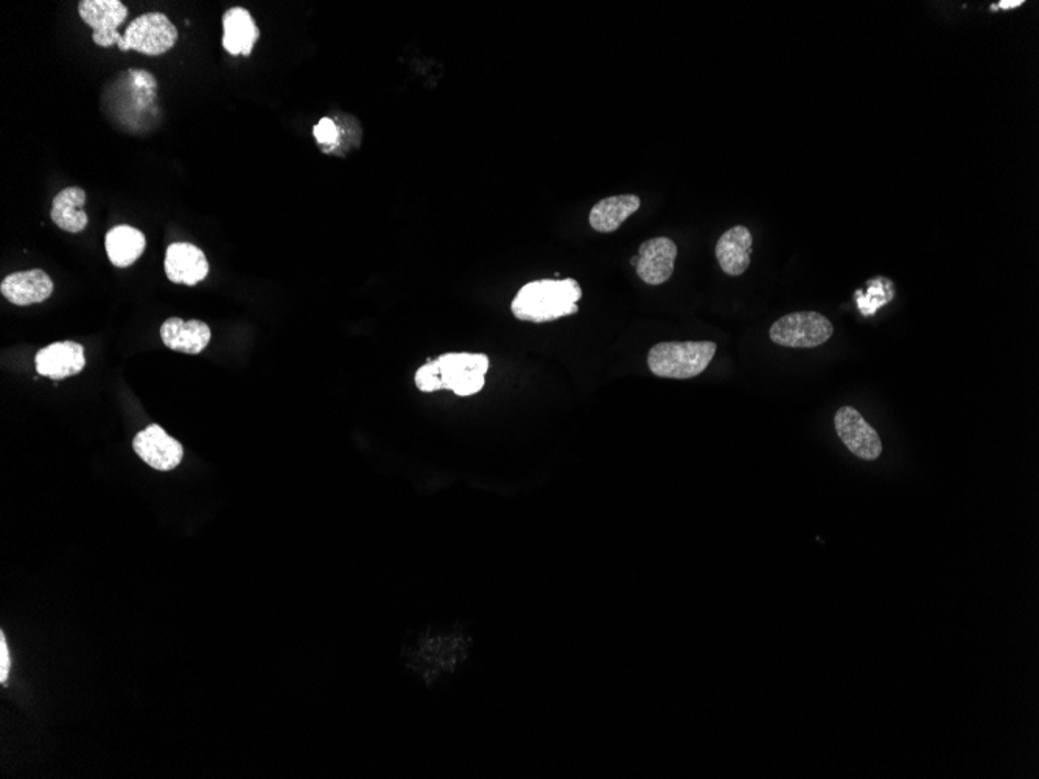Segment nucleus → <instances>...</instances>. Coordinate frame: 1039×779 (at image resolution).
<instances>
[{
	"mask_svg": "<svg viewBox=\"0 0 1039 779\" xmlns=\"http://www.w3.org/2000/svg\"><path fill=\"white\" fill-rule=\"evenodd\" d=\"M583 289L575 279H542L527 283L510 304L517 319L545 324L579 312Z\"/></svg>",
	"mask_w": 1039,
	"mask_h": 779,
	"instance_id": "1",
	"label": "nucleus"
},
{
	"mask_svg": "<svg viewBox=\"0 0 1039 779\" xmlns=\"http://www.w3.org/2000/svg\"><path fill=\"white\" fill-rule=\"evenodd\" d=\"M716 350L711 341L660 342L647 353V366L660 379H694L710 366Z\"/></svg>",
	"mask_w": 1039,
	"mask_h": 779,
	"instance_id": "2",
	"label": "nucleus"
},
{
	"mask_svg": "<svg viewBox=\"0 0 1039 779\" xmlns=\"http://www.w3.org/2000/svg\"><path fill=\"white\" fill-rule=\"evenodd\" d=\"M178 29L162 13L140 14L123 33L118 50L139 52L147 57L167 54L177 44Z\"/></svg>",
	"mask_w": 1039,
	"mask_h": 779,
	"instance_id": "3",
	"label": "nucleus"
},
{
	"mask_svg": "<svg viewBox=\"0 0 1039 779\" xmlns=\"http://www.w3.org/2000/svg\"><path fill=\"white\" fill-rule=\"evenodd\" d=\"M832 320L821 313L797 312L786 315L770 327L772 342L783 348L813 349L832 339Z\"/></svg>",
	"mask_w": 1039,
	"mask_h": 779,
	"instance_id": "4",
	"label": "nucleus"
},
{
	"mask_svg": "<svg viewBox=\"0 0 1039 779\" xmlns=\"http://www.w3.org/2000/svg\"><path fill=\"white\" fill-rule=\"evenodd\" d=\"M445 390L460 397L478 394L486 385L489 357L484 353H444L438 358Z\"/></svg>",
	"mask_w": 1039,
	"mask_h": 779,
	"instance_id": "5",
	"label": "nucleus"
},
{
	"mask_svg": "<svg viewBox=\"0 0 1039 779\" xmlns=\"http://www.w3.org/2000/svg\"><path fill=\"white\" fill-rule=\"evenodd\" d=\"M834 427L844 445L859 460L877 461L881 456V438L858 409L842 406L834 416Z\"/></svg>",
	"mask_w": 1039,
	"mask_h": 779,
	"instance_id": "6",
	"label": "nucleus"
},
{
	"mask_svg": "<svg viewBox=\"0 0 1039 779\" xmlns=\"http://www.w3.org/2000/svg\"><path fill=\"white\" fill-rule=\"evenodd\" d=\"M81 21L94 30L92 39L99 47L118 46L122 36L118 27L128 18V9L121 0H83L78 3Z\"/></svg>",
	"mask_w": 1039,
	"mask_h": 779,
	"instance_id": "7",
	"label": "nucleus"
},
{
	"mask_svg": "<svg viewBox=\"0 0 1039 779\" xmlns=\"http://www.w3.org/2000/svg\"><path fill=\"white\" fill-rule=\"evenodd\" d=\"M133 447L145 464L161 472L177 468L184 458L181 443L167 434L159 425H150L140 431L134 438Z\"/></svg>",
	"mask_w": 1039,
	"mask_h": 779,
	"instance_id": "8",
	"label": "nucleus"
},
{
	"mask_svg": "<svg viewBox=\"0 0 1039 779\" xmlns=\"http://www.w3.org/2000/svg\"><path fill=\"white\" fill-rule=\"evenodd\" d=\"M677 252L679 249L671 238L657 237L644 241L636 253V274L647 285L657 286L668 282L674 274Z\"/></svg>",
	"mask_w": 1039,
	"mask_h": 779,
	"instance_id": "9",
	"label": "nucleus"
},
{
	"mask_svg": "<svg viewBox=\"0 0 1039 779\" xmlns=\"http://www.w3.org/2000/svg\"><path fill=\"white\" fill-rule=\"evenodd\" d=\"M206 253L192 244L170 245L166 253V274L170 282L195 286L208 275Z\"/></svg>",
	"mask_w": 1039,
	"mask_h": 779,
	"instance_id": "10",
	"label": "nucleus"
},
{
	"mask_svg": "<svg viewBox=\"0 0 1039 779\" xmlns=\"http://www.w3.org/2000/svg\"><path fill=\"white\" fill-rule=\"evenodd\" d=\"M36 372L52 380L80 374L86 366L84 348L78 342L61 341L36 353Z\"/></svg>",
	"mask_w": 1039,
	"mask_h": 779,
	"instance_id": "11",
	"label": "nucleus"
},
{
	"mask_svg": "<svg viewBox=\"0 0 1039 779\" xmlns=\"http://www.w3.org/2000/svg\"><path fill=\"white\" fill-rule=\"evenodd\" d=\"M0 293L11 304L27 307L47 301L54 293V282L43 270L21 271L3 279Z\"/></svg>",
	"mask_w": 1039,
	"mask_h": 779,
	"instance_id": "12",
	"label": "nucleus"
},
{
	"mask_svg": "<svg viewBox=\"0 0 1039 779\" xmlns=\"http://www.w3.org/2000/svg\"><path fill=\"white\" fill-rule=\"evenodd\" d=\"M260 38L255 18L244 7H234L223 16V48L233 57H249Z\"/></svg>",
	"mask_w": 1039,
	"mask_h": 779,
	"instance_id": "13",
	"label": "nucleus"
},
{
	"mask_svg": "<svg viewBox=\"0 0 1039 779\" xmlns=\"http://www.w3.org/2000/svg\"><path fill=\"white\" fill-rule=\"evenodd\" d=\"M754 237L746 226H735L721 235L716 245L719 267L725 274L737 278L750 267Z\"/></svg>",
	"mask_w": 1039,
	"mask_h": 779,
	"instance_id": "14",
	"label": "nucleus"
},
{
	"mask_svg": "<svg viewBox=\"0 0 1039 779\" xmlns=\"http://www.w3.org/2000/svg\"><path fill=\"white\" fill-rule=\"evenodd\" d=\"M161 338L163 345L171 350L188 353V355H199L207 348L212 334L207 324L201 320L170 318L162 324Z\"/></svg>",
	"mask_w": 1039,
	"mask_h": 779,
	"instance_id": "15",
	"label": "nucleus"
},
{
	"mask_svg": "<svg viewBox=\"0 0 1039 779\" xmlns=\"http://www.w3.org/2000/svg\"><path fill=\"white\" fill-rule=\"evenodd\" d=\"M642 207V200L636 195H618L598 201L590 212V226L596 233L609 234L620 229L625 219Z\"/></svg>",
	"mask_w": 1039,
	"mask_h": 779,
	"instance_id": "16",
	"label": "nucleus"
},
{
	"mask_svg": "<svg viewBox=\"0 0 1039 779\" xmlns=\"http://www.w3.org/2000/svg\"><path fill=\"white\" fill-rule=\"evenodd\" d=\"M84 204L86 192L83 189L67 188L61 190L52 203V222L66 233H83L89 223Z\"/></svg>",
	"mask_w": 1039,
	"mask_h": 779,
	"instance_id": "17",
	"label": "nucleus"
},
{
	"mask_svg": "<svg viewBox=\"0 0 1039 779\" xmlns=\"http://www.w3.org/2000/svg\"><path fill=\"white\" fill-rule=\"evenodd\" d=\"M104 248L114 267L128 268L143 256L147 248V238L136 227L115 226L106 234Z\"/></svg>",
	"mask_w": 1039,
	"mask_h": 779,
	"instance_id": "18",
	"label": "nucleus"
},
{
	"mask_svg": "<svg viewBox=\"0 0 1039 779\" xmlns=\"http://www.w3.org/2000/svg\"><path fill=\"white\" fill-rule=\"evenodd\" d=\"M895 296V286L893 283L885 278H878L877 281L870 282L869 294L866 296V301H858L860 312L863 315H873L882 305L889 304L890 301Z\"/></svg>",
	"mask_w": 1039,
	"mask_h": 779,
	"instance_id": "19",
	"label": "nucleus"
},
{
	"mask_svg": "<svg viewBox=\"0 0 1039 779\" xmlns=\"http://www.w3.org/2000/svg\"><path fill=\"white\" fill-rule=\"evenodd\" d=\"M415 382L422 393H436V391L445 390L438 360L428 361L427 364H423L416 372Z\"/></svg>",
	"mask_w": 1039,
	"mask_h": 779,
	"instance_id": "20",
	"label": "nucleus"
},
{
	"mask_svg": "<svg viewBox=\"0 0 1039 779\" xmlns=\"http://www.w3.org/2000/svg\"><path fill=\"white\" fill-rule=\"evenodd\" d=\"M313 136H315L318 144L324 147V150L331 151L334 150V145L340 142V128H338L337 123L331 121V118L324 117L319 121L318 125L313 128Z\"/></svg>",
	"mask_w": 1039,
	"mask_h": 779,
	"instance_id": "21",
	"label": "nucleus"
},
{
	"mask_svg": "<svg viewBox=\"0 0 1039 779\" xmlns=\"http://www.w3.org/2000/svg\"><path fill=\"white\" fill-rule=\"evenodd\" d=\"M11 667L10 651L7 646L5 636L0 635V681L5 684L9 678Z\"/></svg>",
	"mask_w": 1039,
	"mask_h": 779,
	"instance_id": "22",
	"label": "nucleus"
},
{
	"mask_svg": "<svg viewBox=\"0 0 1039 779\" xmlns=\"http://www.w3.org/2000/svg\"><path fill=\"white\" fill-rule=\"evenodd\" d=\"M1020 5H1024V0H1002L1000 2V9L1004 10L1018 9Z\"/></svg>",
	"mask_w": 1039,
	"mask_h": 779,
	"instance_id": "23",
	"label": "nucleus"
},
{
	"mask_svg": "<svg viewBox=\"0 0 1039 779\" xmlns=\"http://www.w3.org/2000/svg\"><path fill=\"white\" fill-rule=\"evenodd\" d=\"M631 263L633 267H636V263H639V256L632 257Z\"/></svg>",
	"mask_w": 1039,
	"mask_h": 779,
	"instance_id": "24",
	"label": "nucleus"
}]
</instances>
